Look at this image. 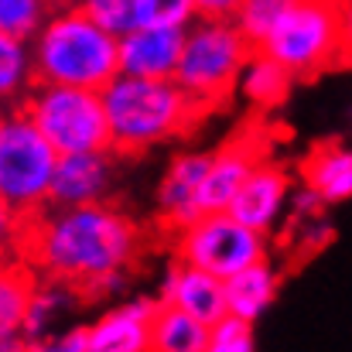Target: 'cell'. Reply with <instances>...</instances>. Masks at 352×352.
Masks as SVG:
<instances>
[{
    "label": "cell",
    "instance_id": "28",
    "mask_svg": "<svg viewBox=\"0 0 352 352\" xmlns=\"http://www.w3.org/2000/svg\"><path fill=\"white\" fill-rule=\"evenodd\" d=\"M243 0H195L199 17H216V21H233Z\"/></svg>",
    "mask_w": 352,
    "mask_h": 352
},
{
    "label": "cell",
    "instance_id": "15",
    "mask_svg": "<svg viewBox=\"0 0 352 352\" xmlns=\"http://www.w3.org/2000/svg\"><path fill=\"white\" fill-rule=\"evenodd\" d=\"M161 298H137L89 325L93 352H151V318Z\"/></svg>",
    "mask_w": 352,
    "mask_h": 352
},
{
    "label": "cell",
    "instance_id": "2",
    "mask_svg": "<svg viewBox=\"0 0 352 352\" xmlns=\"http://www.w3.org/2000/svg\"><path fill=\"white\" fill-rule=\"evenodd\" d=\"M110 133H113V154L137 157L164 140L185 137L209 110L178 82V79H147V76H126L103 89Z\"/></svg>",
    "mask_w": 352,
    "mask_h": 352
},
{
    "label": "cell",
    "instance_id": "29",
    "mask_svg": "<svg viewBox=\"0 0 352 352\" xmlns=\"http://www.w3.org/2000/svg\"><path fill=\"white\" fill-rule=\"evenodd\" d=\"M52 349H62V352H93V346H89V325H86V329H72V332H65L62 339H55V342H52Z\"/></svg>",
    "mask_w": 352,
    "mask_h": 352
},
{
    "label": "cell",
    "instance_id": "3",
    "mask_svg": "<svg viewBox=\"0 0 352 352\" xmlns=\"http://www.w3.org/2000/svg\"><path fill=\"white\" fill-rule=\"evenodd\" d=\"M34 82L107 89L120 76V38L100 28L79 3L52 7L31 38Z\"/></svg>",
    "mask_w": 352,
    "mask_h": 352
},
{
    "label": "cell",
    "instance_id": "21",
    "mask_svg": "<svg viewBox=\"0 0 352 352\" xmlns=\"http://www.w3.org/2000/svg\"><path fill=\"white\" fill-rule=\"evenodd\" d=\"M294 3L298 0H243L233 21L253 48H263L270 34L284 24V17L294 10Z\"/></svg>",
    "mask_w": 352,
    "mask_h": 352
},
{
    "label": "cell",
    "instance_id": "6",
    "mask_svg": "<svg viewBox=\"0 0 352 352\" xmlns=\"http://www.w3.org/2000/svg\"><path fill=\"white\" fill-rule=\"evenodd\" d=\"M253 45L243 38L236 21H216V17H195L188 24L185 52L178 62L175 79L206 107H226L236 96L239 72L250 58Z\"/></svg>",
    "mask_w": 352,
    "mask_h": 352
},
{
    "label": "cell",
    "instance_id": "1",
    "mask_svg": "<svg viewBox=\"0 0 352 352\" xmlns=\"http://www.w3.org/2000/svg\"><path fill=\"white\" fill-rule=\"evenodd\" d=\"M21 230V250L34 270L86 287L103 274L126 270L140 246V230L120 209L107 202L93 206H48L41 216L28 219Z\"/></svg>",
    "mask_w": 352,
    "mask_h": 352
},
{
    "label": "cell",
    "instance_id": "31",
    "mask_svg": "<svg viewBox=\"0 0 352 352\" xmlns=\"http://www.w3.org/2000/svg\"><path fill=\"white\" fill-rule=\"evenodd\" d=\"M52 7H65V3H76V0H48Z\"/></svg>",
    "mask_w": 352,
    "mask_h": 352
},
{
    "label": "cell",
    "instance_id": "7",
    "mask_svg": "<svg viewBox=\"0 0 352 352\" xmlns=\"http://www.w3.org/2000/svg\"><path fill=\"white\" fill-rule=\"evenodd\" d=\"M263 52L284 62L294 79H315L332 65H346L339 0H298Z\"/></svg>",
    "mask_w": 352,
    "mask_h": 352
},
{
    "label": "cell",
    "instance_id": "13",
    "mask_svg": "<svg viewBox=\"0 0 352 352\" xmlns=\"http://www.w3.org/2000/svg\"><path fill=\"white\" fill-rule=\"evenodd\" d=\"M161 301H171V305L185 308L188 315H195L206 325L219 322L230 311L226 308V280L202 270V267H195V263H188V260H178V256L164 274Z\"/></svg>",
    "mask_w": 352,
    "mask_h": 352
},
{
    "label": "cell",
    "instance_id": "4",
    "mask_svg": "<svg viewBox=\"0 0 352 352\" xmlns=\"http://www.w3.org/2000/svg\"><path fill=\"white\" fill-rule=\"evenodd\" d=\"M58 157L55 144L21 107L7 110L0 123V202L10 226H24L48 209Z\"/></svg>",
    "mask_w": 352,
    "mask_h": 352
},
{
    "label": "cell",
    "instance_id": "22",
    "mask_svg": "<svg viewBox=\"0 0 352 352\" xmlns=\"http://www.w3.org/2000/svg\"><path fill=\"white\" fill-rule=\"evenodd\" d=\"M65 301H69L65 280H55V277H52L45 287L34 291L31 308H28L24 325H21V332H24V339H28V349H48V342H45L41 336H48V322L55 318V311H62Z\"/></svg>",
    "mask_w": 352,
    "mask_h": 352
},
{
    "label": "cell",
    "instance_id": "14",
    "mask_svg": "<svg viewBox=\"0 0 352 352\" xmlns=\"http://www.w3.org/2000/svg\"><path fill=\"white\" fill-rule=\"evenodd\" d=\"M263 161V147L256 140H230L223 144L216 154H212V168L206 175V185H202V195H199V212L209 216V212H226L233 206L239 185L246 182V175Z\"/></svg>",
    "mask_w": 352,
    "mask_h": 352
},
{
    "label": "cell",
    "instance_id": "10",
    "mask_svg": "<svg viewBox=\"0 0 352 352\" xmlns=\"http://www.w3.org/2000/svg\"><path fill=\"white\" fill-rule=\"evenodd\" d=\"M212 154L216 151H185L171 161V168L164 171V178L157 185V212H161L164 226L185 230L195 219H202L199 195H202L206 175L212 168Z\"/></svg>",
    "mask_w": 352,
    "mask_h": 352
},
{
    "label": "cell",
    "instance_id": "27",
    "mask_svg": "<svg viewBox=\"0 0 352 352\" xmlns=\"http://www.w3.org/2000/svg\"><path fill=\"white\" fill-rule=\"evenodd\" d=\"M256 346L253 322L226 311L219 322L209 325V352H250Z\"/></svg>",
    "mask_w": 352,
    "mask_h": 352
},
{
    "label": "cell",
    "instance_id": "26",
    "mask_svg": "<svg viewBox=\"0 0 352 352\" xmlns=\"http://www.w3.org/2000/svg\"><path fill=\"white\" fill-rule=\"evenodd\" d=\"M100 28H107L110 34H130L137 28V0H76Z\"/></svg>",
    "mask_w": 352,
    "mask_h": 352
},
{
    "label": "cell",
    "instance_id": "17",
    "mask_svg": "<svg viewBox=\"0 0 352 352\" xmlns=\"http://www.w3.org/2000/svg\"><path fill=\"white\" fill-rule=\"evenodd\" d=\"M277 291H280V270L270 263V256H263L243 267L239 274L226 277V308L256 325L263 311L277 301Z\"/></svg>",
    "mask_w": 352,
    "mask_h": 352
},
{
    "label": "cell",
    "instance_id": "19",
    "mask_svg": "<svg viewBox=\"0 0 352 352\" xmlns=\"http://www.w3.org/2000/svg\"><path fill=\"white\" fill-rule=\"evenodd\" d=\"M151 352H209V325L185 308L161 301L151 318Z\"/></svg>",
    "mask_w": 352,
    "mask_h": 352
},
{
    "label": "cell",
    "instance_id": "20",
    "mask_svg": "<svg viewBox=\"0 0 352 352\" xmlns=\"http://www.w3.org/2000/svg\"><path fill=\"white\" fill-rule=\"evenodd\" d=\"M31 86H34L31 41L0 34V96H3V103H21Z\"/></svg>",
    "mask_w": 352,
    "mask_h": 352
},
{
    "label": "cell",
    "instance_id": "23",
    "mask_svg": "<svg viewBox=\"0 0 352 352\" xmlns=\"http://www.w3.org/2000/svg\"><path fill=\"white\" fill-rule=\"evenodd\" d=\"M38 284L28 270H3L0 280V332H21Z\"/></svg>",
    "mask_w": 352,
    "mask_h": 352
},
{
    "label": "cell",
    "instance_id": "9",
    "mask_svg": "<svg viewBox=\"0 0 352 352\" xmlns=\"http://www.w3.org/2000/svg\"><path fill=\"white\" fill-rule=\"evenodd\" d=\"M113 151H82V154H62L52 182V199L48 206L65 209V206H93L107 202L110 185H113Z\"/></svg>",
    "mask_w": 352,
    "mask_h": 352
},
{
    "label": "cell",
    "instance_id": "16",
    "mask_svg": "<svg viewBox=\"0 0 352 352\" xmlns=\"http://www.w3.org/2000/svg\"><path fill=\"white\" fill-rule=\"evenodd\" d=\"M301 185L315 188L329 206L352 199V147L325 140L308 151V157L298 164Z\"/></svg>",
    "mask_w": 352,
    "mask_h": 352
},
{
    "label": "cell",
    "instance_id": "8",
    "mask_svg": "<svg viewBox=\"0 0 352 352\" xmlns=\"http://www.w3.org/2000/svg\"><path fill=\"white\" fill-rule=\"evenodd\" d=\"M175 256L226 280L243 267L270 256V239L267 233L239 223L233 212H209L192 226L178 230Z\"/></svg>",
    "mask_w": 352,
    "mask_h": 352
},
{
    "label": "cell",
    "instance_id": "24",
    "mask_svg": "<svg viewBox=\"0 0 352 352\" xmlns=\"http://www.w3.org/2000/svg\"><path fill=\"white\" fill-rule=\"evenodd\" d=\"M48 14H52L48 0H0V34L31 41L48 21Z\"/></svg>",
    "mask_w": 352,
    "mask_h": 352
},
{
    "label": "cell",
    "instance_id": "12",
    "mask_svg": "<svg viewBox=\"0 0 352 352\" xmlns=\"http://www.w3.org/2000/svg\"><path fill=\"white\" fill-rule=\"evenodd\" d=\"M188 28H133L120 38V72L147 79H175Z\"/></svg>",
    "mask_w": 352,
    "mask_h": 352
},
{
    "label": "cell",
    "instance_id": "25",
    "mask_svg": "<svg viewBox=\"0 0 352 352\" xmlns=\"http://www.w3.org/2000/svg\"><path fill=\"white\" fill-rule=\"evenodd\" d=\"M195 17V0H137V28H188Z\"/></svg>",
    "mask_w": 352,
    "mask_h": 352
},
{
    "label": "cell",
    "instance_id": "30",
    "mask_svg": "<svg viewBox=\"0 0 352 352\" xmlns=\"http://www.w3.org/2000/svg\"><path fill=\"white\" fill-rule=\"evenodd\" d=\"M339 14H342V52H346V65H352V0H339Z\"/></svg>",
    "mask_w": 352,
    "mask_h": 352
},
{
    "label": "cell",
    "instance_id": "11",
    "mask_svg": "<svg viewBox=\"0 0 352 352\" xmlns=\"http://www.w3.org/2000/svg\"><path fill=\"white\" fill-rule=\"evenodd\" d=\"M287 202H291V175H287V168L260 161L246 175V182L239 185L233 206L226 212H233L239 223H246V226L270 236L277 230Z\"/></svg>",
    "mask_w": 352,
    "mask_h": 352
},
{
    "label": "cell",
    "instance_id": "5",
    "mask_svg": "<svg viewBox=\"0 0 352 352\" xmlns=\"http://www.w3.org/2000/svg\"><path fill=\"white\" fill-rule=\"evenodd\" d=\"M38 130L55 144L58 154H82V151H113L110 117L103 103V89L86 86H62V82H34L21 103Z\"/></svg>",
    "mask_w": 352,
    "mask_h": 352
},
{
    "label": "cell",
    "instance_id": "18",
    "mask_svg": "<svg viewBox=\"0 0 352 352\" xmlns=\"http://www.w3.org/2000/svg\"><path fill=\"white\" fill-rule=\"evenodd\" d=\"M291 86H294V72L284 62H277L270 52L253 48L250 58H246V65H243V72H239L236 93L253 110H274V107H280L287 100Z\"/></svg>",
    "mask_w": 352,
    "mask_h": 352
}]
</instances>
